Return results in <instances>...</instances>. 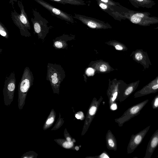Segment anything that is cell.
Returning <instances> with one entry per match:
<instances>
[{"label": "cell", "instance_id": "6da1fadb", "mask_svg": "<svg viewBox=\"0 0 158 158\" xmlns=\"http://www.w3.org/2000/svg\"><path fill=\"white\" fill-rule=\"evenodd\" d=\"M121 15L123 20L128 19L132 23L143 26L158 23V17L150 16L148 12L135 11L125 7Z\"/></svg>", "mask_w": 158, "mask_h": 158}, {"label": "cell", "instance_id": "7a4b0ae2", "mask_svg": "<svg viewBox=\"0 0 158 158\" xmlns=\"http://www.w3.org/2000/svg\"><path fill=\"white\" fill-rule=\"evenodd\" d=\"M34 78L32 72L28 66L24 69L18 89V106L22 109L25 105L27 93L33 85Z\"/></svg>", "mask_w": 158, "mask_h": 158}, {"label": "cell", "instance_id": "3957f363", "mask_svg": "<svg viewBox=\"0 0 158 158\" xmlns=\"http://www.w3.org/2000/svg\"><path fill=\"white\" fill-rule=\"evenodd\" d=\"M64 75V71L60 65L48 63L46 80L49 81L54 94H59L60 84Z\"/></svg>", "mask_w": 158, "mask_h": 158}, {"label": "cell", "instance_id": "277c9868", "mask_svg": "<svg viewBox=\"0 0 158 158\" xmlns=\"http://www.w3.org/2000/svg\"><path fill=\"white\" fill-rule=\"evenodd\" d=\"M16 78L14 72L11 73L6 78L3 89L5 105H10L14 99L16 86Z\"/></svg>", "mask_w": 158, "mask_h": 158}, {"label": "cell", "instance_id": "5b68a950", "mask_svg": "<svg viewBox=\"0 0 158 158\" xmlns=\"http://www.w3.org/2000/svg\"><path fill=\"white\" fill-rule=\"evenodd\" d=\"M15 23L20 29L22 36L28 37L31 36L30 33L27 30L30 29V24L23 6L20 14L15 17Z\"/></svg>", "mask_w": 158, "mask_h": 158}, {"label": "cell", "instance_id": "8992f818", "mask_svg": "<svg viewBox=\"0 0 158 158\" xmlns=\"http://www.w3.org/2000/svg\"><path fill=\"white\" fill-rule=\"evenodd\" d=\"M73 17L81 21L91 28L105 29L110 27L108 23L102 21L83 15L75 14Z\"/></svg>", "mask_w": 158, "mask_h": 158}, {"label": "cell", "instance_id": "52a82bcc", "mask_svg": "<svg viewBox=\"0 0 158 158\" xmlns=\"http://www.w3.org/2000/svg\"><path fill=\"white\" fill-rule=\"evenodd\" d=\"M36 1L43 7L49 11L52 15L58 18L71 23H74L73 17L71 15L56 8L48 3L41 0H37Z\"/></svg>", "mask_w": 158, "mask_h": 158}, {"label": "cell", "instance_id": "ba28073f", "mask_svg": "<svg viewBox=\"0 0 158 158\" xmlns=\"http://www.w3.org/2000/svg\"><path fill=\"white\" fill-rule=\"evenodd\" d=\"M150 127V126H148L135 135H132L129 145V153L133 152L141 143Z\"/></svg>", "mask_w": 158, "mask_h": 158}, {"label": "cell", "instance_id": "9c48e42d", "mask_svg": "<svg viewBox=\"0 0 158 158\" xmlns=\"http://www.w3.org/2000/svg\"><path fill=\"white\" fill-rule=\"evenodd\" d=\"M158 146V129L153 134L148 142L143 158H151Z\"/></svg>", "mask_w": 158, "mask_h": 158}, {"label": "cell", "instance_id": "30bf717a", "mask_svg": "<svg viewBox=\"0 0 158 158\" xmlns=\"http://www.w3.org/2000/svg\"><path fill=\"white\" fill-rule=\"evenodd\" d=\"M34 31L37 34L39 39L44 40L49 31V28L43 26L38 21L33 22Z\"/></svg>", "mask_w": 158, "mask_h": 158}, {"label": "cell", "instance_id": "8fae6325", "mask_svg": "<svg viewBox=\"0 0 158 158\" xmlns=\"http://www.w3.org/2000/svg\"><path fill=\"white\" fill-rule=\"evenodd\" d=\"M130 3L135 8L139 7L151 8L156 4L152 0H128Z\"/></svg>", "mask_w": 158, "mask_h": 158}, {"label": "cell", "instance_id": "7c38bea8", "mask_svg": "<svg viewBox=\"0 0 158 158\" xmlns=\"http://www.w3.org/2000/svg\"><path fill=\"white\" fill-rule=\"evenodd\" d=\"M56 116L55 111L53 109H52L43 126L44 130H47L52 125L55 121Z\"/></svg>", "mask_w": 158, "mask_h": 158}, {"label": "cell", "instance_id": "4fadbf2b", "mask_svg": "<svg viewBox=\"0 0 158 158\" xmlns=\"http://www.w3.org/2000/svg\"><path fill=\"white\" fill-rule=\"evenodd\" d=\"M63 4H69L74 5H84L86 4L84 0H49Z\"/></svg>", "mask_w": 158, "mask_h": 158}, {"label": "cell", "instance_id": "5bb4252c", "mask_svg": "<svg viewBox=\"0 0 158 158\" xmlns=\"http://www.w3.org/2000/svg\"><path fill=\"white\" fill-rule=\"evenodd\" d=\"M54 141L65 148H70L73 146V143L72 141L69 142L67 141L63 142L62 139H55Z\"/></svg>", "mask_w": 158, "mask_h": 158}, {"label": "cell", "instance_id": "9a60e30c", "mask_svg": "<svg viewBox=\"0 0 158 158\" xmlns=\"http://www.w3.org/2000/svg\"><path fill=\"white\" fill-rule=\"evenodd\" d=\"M139 82L137 81L134 85L130 86L126 90L125 92V94L126 96H128L132 93L136 89L138 86Z\"/></svg>", "mask_w": 158, "mask_h": 158}, {"label": "cell", "instance_id": "2e32d148", "mask_svg": "<svg viewBox=\"0 0 158 158\" xmlns=\"http://www.w3.org/2000/svg\"><path fill=\"white\" fill-rule=\"evenodd\" d=\"M38 154L33 151H30L23 154L21 158H36Z\"/></svg>", "mask_w": 158, "mask_h": 158}, {"label": "cell", "instance_id": "e0dca14e", "mask_svg": "<svg viewBox=\"0 0 158 158\" xmlns=\"http://www.w3.org/2000/svg\"><path fill=\"white\" fill-rule=\"evenodd\" d=\"M0 34L6 39L9 37L8 33L6 28L1 23L0 24Z\"/></svg>", "mask_w": 158, "mask_h": 158}, {"label": "cell", "instance_id": "ac0fdd59", "mask_svg": "<svg viewBox=\"0 0 158 158\" xmlns=\"http://www.w3.org/2000/svg\"><path fill=\"white\" fill-rule=\"evenodd\" d=\"M62 122V119L60 118V113L59 118L58 119L54 126L51 130V131L58 129L61 126Z\"/></svg>", "mask_w": 158, "mask_h": 158}, {"label": "cell", "instance_id": "d6986e66", "mask_svg": "<svg viewBox=\"0 0 158 158\" xmlns=\"http://www.w3.org/2000/svg\"><path fill=\"white\" fill-rule=\"evenodd\" d=\"M151 105L153 109H158V94L154 97L152 101Z\"/></svg>", "mask_w": 158, "mask_h": 158}, {"label": "cell", "instance_id": "ffe728a7", "mask_svg": "<svg viewBox=\"0 0 158 158\" xmlns=\"http://www.w3.org/2000/svg\"><path fill=\"white\" fill-rule=\"evenodd\" d=\"M94 70L91 68H88L86 71V73L88 76H92L94 75Z\"/></svg>", "mask_w": 158, "mask_h": 158}, {"label": "cell", "instance_id": "44dd1931", "mask_svg": "<svg viewBox=\"0 0 158 158\" xmlns=\"http://www.w3.org/2000/svg\"><path fill=\"white\" fill-rule=\"evenodd\" d=\"M97 108L95 106H92L90 109L89 111V114L91 115H93L95 114Z\"/></svg>", "mask_w": 158, "mask_h": 158}, {"label": "cell", "instance_id": "7402d4cb", "mask_svg": "<svg viewBox=\"0 0 158 158\" xmlns=\"http://www.w3.org/2000/svg\"><path fill=\"white\" fill-rule=\"evenodd\" d=\"M107 69L106 66L105 64L102 65L100 67V71L101 72L106 71Z\"/></svg>", "mask_w": 158, "mask_h": 158}, {"label": "cell", "instance_id": "603a6c76", "mask_svg": "<svg viewBox=\"0 0 158 158\" xmlns=\"http://www.w3.org/2000/svg\"><path fill=\"white\" fill-rule=\"evenodd\" d=\"M115 49L118 50H123V47L120 45H117L115 46Z\"/></svg>", "mask_w": 158, "mask_h": 158}, {"label": "cell", "instance_id": "cb8c5ba5", "mask_svg": "<svg viewBox=\"0 0 158 158\" xmlns=\"http://www.w3.org/2000/svg\"><path fill=\"white\" fill-rule=\"evenodd\" d=\"M108 143L110 146L111 147H113L114 146V143L111 139H110L108 140Z\"/></svg>", "mask_w": 158, "mask_h": 158}, {"label": "cell", "instance_id": "d4e9b609", "mask_svg": "<svg viewBox=\"0 0 158 158\" xmlns=\"http://www.w3.org/2000/svg\"><path fill=\"white\" fill-rule=\"evenodd\" d=\"M117 105L116 104L114 103L112 104L110 107V108L111 110H114L117 109Z\"/></svg>", "mask_w": 158, "mask_h": 158}, {"label": "cell", "instance_id": "484cf974", "mask_svg": "<svg viewBox=\"0 0 158 158\" xmlns=\"http://www.w3.org/2000/svg\"><path fill=\"white\" fill-rule=\"evenodd\" d=\"M100 157L102 158H109L108 156L104 153H103L100 156Z\"/></svg>", "mask_w": 158, "mask_h": 158}, {"label": "cell", "instance_id": "4316f807", "mask_svg": "<svg viewBox=\"0 0 158 158\" xmlns=\"http://www.w3.org/2000/svg\"><path fill=\"white\" fill-rule=\"evenodd\" d=\"M118 93L117 92H115L114 94L113 95V97L112 98V101H114L116 98L117 95Z\"/></svg>", "mask_w": 158, "mask_h": 158}, {"label": "cell", "instance_id": "83f0119b", "mask_svg": "<svg viewBox=\"0 0 158 158\" xmlns=\"http://www.w3.org/2000/svg\"><path fill=\"white\" fill-rule=\"evenodd\" d=\"M75 117L78 119H81V116L78 115V114H77L75 115Z\"/></svg>", "mask_w": 158, "mask_h": 158}, {"label": "cell", "instance_id": "f1b7e54d", "mask_svg": "<svg viewBox=\"0 0 158 158\" xmlns=\"http://www.w3.org/2000/svg\"><path fill=\"white\" fill-rule=\"evenodd\" d=\"M66 140L68 142H70L71 141V138L69 137H67L66 138Z\"/></svg>", "mask_w": 158, "mask_h": 158}, {"label": "cell", "instance_id": "f546056e", "mask_svg": "<svg viewBox=\"0 0 158 158\" xmlns=\"http://www.w3.org/2000/svg\"><path fill=\"white\" fill-rule=\"evenodd\" d=\"M155 29H158V27H156L154 28Z\"/></svg>", "mask_w": 158, "mask_h": 158}]
</instances>
